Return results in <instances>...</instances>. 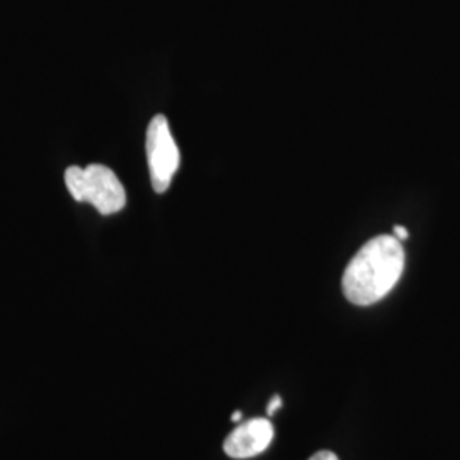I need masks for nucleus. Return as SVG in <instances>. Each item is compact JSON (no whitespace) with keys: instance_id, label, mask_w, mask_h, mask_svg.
<instances>
[{"instance_id":"nucleus-1","label":"nucleus","mask_w":460,"mask_h":460,"mask_svg":"<svg viewBox=\"0 0 460 460\" xmlns=\"http://www.w3.org/2000/svg\"><path fill=\"white\" fill-rule=\"evenodd\" d=\"M404 261V249L394 235L370 239L346 266L343 294L355 305L376 304L397 285Z\"/></svg>"},{"instance_id":"nucleus-2","label":"nucleus","mask_w":460,"mask_h":460,"mask_svg":"<svg viewBox=\"0 0 460 460\" xmlns=\"http://www.w3.org/2000/svg\"><path fill=\"white\" fill-rule=\"evenodd\" d=\"M66 184L75 201L91 203L101 215L118 214L127 205L123 184L106 165H70L66 171Z\"/></svg>"},{"instance_id":"nucleus-3","label":"nucleus","mask_w":460,"mask_h":460,"mask_svg":"<svg viewBox=\"0 0 460 460\" xmlns=\"http://www.w3.org/2000/svg\"><path fill=\"white\" fill-rule=\"evenodd\" d=\"M148 171L152 188L164 193L180 167V148L176 146L164 115L152 118L146 138Z\"/></svg>"},{"instance_id":"nucleus-4","label":"nucleus","mask_w":460,"mask_h":460,"mask_svg":"<svg viewBox=\"0 0 460 460\" xmlns=\"http://www.w3.org/2000/svg\"><path fill=\"white\" fill-rule=\"evenodd\" d=\"M275 438V428L266 418H252L235 428L224 442V450L232 459L243 460L263 454Z\"/></svg>"},{"instance_id":"nucleus-5","label":"nucleus","mask_w":460,"mask_h":460,"mask_svg":"<svg viewBox=\"0 0 460 460\" xmlns=\"http://www.w3.org/2000/svg\"><path fill=\"white\" fill-rule=\"evenodd\" d=\"M281 408V397L279 394L273 395L268 404V416H273Z\"/></svg>"},{"instance_id":"nucleus-6","label":"nucleus","mask_w":460,"mask_h":460,"mask_svg":"<svg viewBox=\"0 0 460 460\" xmlns=\"http://www.w3.org/2000/svg\"><path fill=\"white\" fill-rule=\"evenodd\" d=\"M309 460H338V457L332 452H329V450H321V452L314 454L313 457Z\"/></svg>"},{"instance_id":"nucleus-7","label":"nucleus","mask_w":460,"mask_h":460,"mask_svg":"<svg viewBox=\"0 0 460 460\" xmlns=\"http://www.w3.org/2000/svg\"><path fill=\"white\" fill-rule=\"evenodd\" d=\"M408 235H410V232L404 229L402 226H395L394 227V237H397L399 241H404V239H408Z\"/></svg>"},{"instance_id":"nucleus-8","label":"nucleus","mask_w":460,"mask_h":460,"mask_svg":"<svg viewBox=\"0 0 460 460\" xmlns=\"http://www.w3.org/2000/svg\"><path fill=\"white\" fill-rule=\"evenodd\" d=\"M241 420H243V411H235L232 414V421H234V423H239Z\"/></svg>"}]
</instances>
